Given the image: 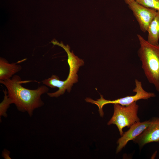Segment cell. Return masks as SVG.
Listing matches in <instances>:
<instances>
[{"instance_id": "obj_8", "label": "cell", "mask_w": 159, "mask_h": 159, "mask_svg": "<svg viewBox=\"0 0 159 159\" xmlns=\"http://www.w3.org/2000/svg\"><path fill=\"white\" fill-rule=\"evenodd\" d=\"M151 119L143 122H139L133 124L117 142L116 153L120 152L130 140H133L140 135L150 124Z\"/></svg>"}, {"instance_id": "obj_5", "label": "cell", "mask_w": 159, "mask_h": 159, "mask_svg": "<svg viewBox=\"0 0 159 159\" xmlns=\"http://www.w3.org/2000/svg\"><path fill=\"white\" fill-rule=\"evenodd\" d=\"M135 87L133 90V92L136 93L133 95L128 96L125 97L118 98L115 100H110L105 99L103 95H100V98L95 100L88 97L85 99L86 101L96 105L99 108L98 111L100 116L103 117L104 112L103 111V106L106 104H118L123 106H127L132 103L136 102L141 100H148L151 97L155 96V94L153 92H148L145 91L143 88L141 82L136 79L135 80Z\"/></svg>"}, {"instance_id": "obj_10", "label": "cell", "mask_w": 159, "mask_h": 159, "mask_svg": "<svg viewBox=\"0 0 159 159\" xmlns=\"http://www.w3.org/2000/svg\"><path fill=\"white\" fill-rule=\"evenodd\" d=\"M147 32L148 42L153 45H159V11H157L156 15L150 24Z\"/></svg>"}, {"instance_id": "obj_13", "label": "cell", "mask_w": 159, "mask_h": 159, "mask_svg": "<svg viewBox=\"0 0 159 159\" xmlns=\"http://www.w3.org/2000/svg\"><path fill=\"white\" fill-rule=\"evenodd\" d=\"M10 152L6 149H4L2 152V156L5 159H11L9 156Z\"/></svg>"}, {"instance_id": "obj_3", "label": "cell", "mask_w": 159, "mask_h": 159, "mask_svg": "<svg viewBox=\"0 0 159 159\" xmlns=\"http://www.w3.org/2000/svg\"><path fill=\"white\" fill-rule=\"evenodd\" d=\"M137 37L140 44L138 54L142 68L148 82L159 92V44H150L140 34Z\"/></svg>"}, {"instance_id": "obj_6", "label": "cell", "mask_w": 159, "mask_h": 159, "mask_svg": "<svg viewBox=\"0 0 159 159\" xmlns=\"http://www.w3.org/2000/svg\"><path fill=\"white\" fill-rule=\"evenodd\" d=\"M128 5L139 24L141 30L144 32H147L150 24L156 15L157 11L144 6L136 1L130 3Z\"/></svg>"}, {"instance_id": "obj_2", "label": "cell", "mask_w": 159, "mask_h": 159, "mask_svg": "<svg viewBox=\"0 0 159 159\" xmlns=\"http://www.w3.org/2000/svg\"><path fill=\"white\" fill-rule=\"evenodd\" d=\"M56 44L63 48L67 55V61L69 66V73L67 78L64 80H61L55 75H53L48 79L42 80L44 85L51 88L57 87V91L52 93L47 92L50 97H58L64 94L66 90L70 92L73 84L78 81L77 72L80 67L84 65L83 60L75 56L73 52L70 51V47L68 45H65L61 42H57Z\"/></svg>"}, {"instance_id": "obj_11", "label": "cell", "mask_w": 159, "mask_h": 159, "mask_svg": "<svg viewBox=\"0 0 159 159\" xmlns=\"http://www.w3.org/2000/svg\"><path fill=\"white\" fill-rule=\"evenodd\" d=\"M4 93V99L0 103V122L1 120V117H6L7 116V111L10 105L13 104L12 101L8 96L6 89L3 90Z\"/></svg>"}, {"instance_id": "obj_1", "label": "cell", "mask_w": 159, "mask_h": 159, "mask_svg": "<svg viewBox=\"0 0 159 159\" xmlns=\"http://www.w3.org/2000/svg\"><path fill=\"white\" fill-rule=\"evenodd\" d=\"M22 82L20 77L16 75L11 79L0 80V83L6 87L8 96L18 110L26 112L32 117L35 110L44 105L41 96L48 92L49 88L44 85L35 89H29L22 86Z\"/></svg>"}, {"instance_id": "obj_14", "label": "cell", "mask_w": 159, "mask_h": 159, "mask_svg": "<svg viewBox=\"0 0 159 159\" xmlns=\"http://www.w3.org/2000/svg\"><path fill=\"white\" fill-rule=\"evenodd\" d=\"M136 0H124V1L126 4H128L134 1H136Z\"/></svg>"}, {"instance_id": "obj_4", "label": "cell", "mask_w": 159, "mask_h": 159, "mask_svg": "<svg viewBox=\"0 0 159 159\" xmlns=\"http://www.w3.org/2000/svg\"><path fill=\"white\" fill-rule=\"evenodd\" d=\"M114 108L113 115L108 122L107 125H115L118 128L121 136L123 133L124 128H130L135 123L140 121L138 116L139 106L136 102L127 106L114 104Z\"/></svg>"}, {"instance_id": "obj_7", "label": "cell", "mask_w": 159, "mask_h": 159, "mask_svg": "<svg viewBox=\"0 0 159 159\" xmlns=\"http://www.w3.org/2000/svg\"><path fill=\"white\" fill-rule=\"evenodd\" d=\"M133 141L141 148L150 143H159V117L151 119L150 125Z\"/></svg>"}, {"instance_id": "obj_9", "label": "cell", "mask_w": 159, "mask_h": 159, "mask_svg": "<svg viewBox=\"0 0 159 159\" xmlns=\"http://www.w3.org/2000/svg\"><path fill=\"white\" fill-rule=\"evenodd\" d=\"M21 66L17 63H10L2 57L0 58V80L11 78L21 69Z\"/></svg>"}, {"instance_id": "obj_12", "label": "cell", "mask_w": 159, "mask_h": 159, "mask_svg": "<svg viewBox=\"0 0 159 159\" xmlns=\"http://www.w3.org/2000/svg\"><path fill=\"white\" fill-rule=\"evenodd\" d=\"M136 1L144 6L159 11V0H136Z\"/></svg>"}]
</instances>
